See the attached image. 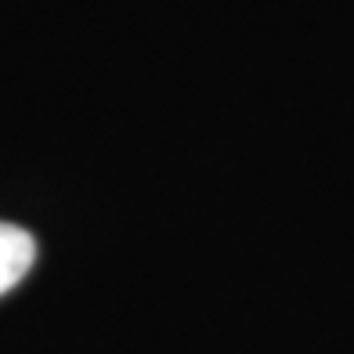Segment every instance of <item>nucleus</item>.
I'll list each match as a JSON object with an SVG mask.
<instances>
[{
  "instance_id": "1",
  "label": "nucleus",
  "mask_w": 354,
  "mask_h": 354,
  "mask_svg": "<svg viewBox=\"0 0 354 354\" xmlns=\"http://www.w3.org/2000/svg\"><path fill=\"white\" fill-rule=\"evenodd\" d=\"M37 261V243L33 235L19 224H4L0 221V297L15 289Z\"/></svg>"
}]
</instances>
